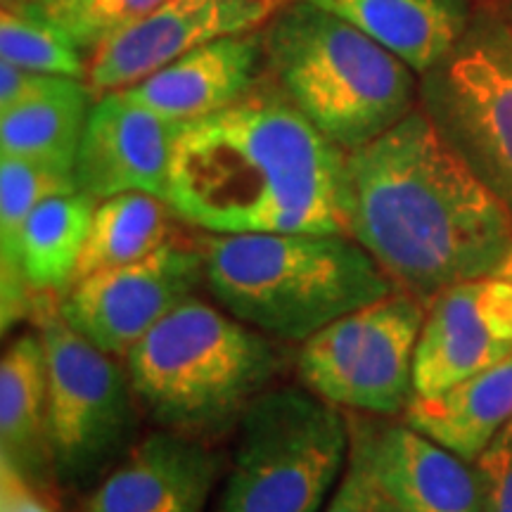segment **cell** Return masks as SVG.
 <instances>
[{"mask_svg":"<svg viewBox=\"0 0 512 512\" xmlns=\"http://www.w3.org/2000/svg\"><path fill=\"white\" fill-rule=\"evenodd\" d=\"M347 171L349 235L420 302L494 275L510 254V209L420 105L347 152Z\"/></svg>","mask_w":512,"mask_h":512,"instance_id":"obj_1","label":"cell"},{"mask_svg":"<svg viewBox=\"0 0 512 512\" xmlns=\"http://www.w3.org/2000/svg\"><path fill=\"white\" fill-rule=\"evenodd\" d=\"M166 202L202 233H347V152L264 74L178 133Z\"/></svg>","mask_w":512,"mask_h":512,"instance_id":"obj_2","label":"cell"},{"mask_svg":"<svg viewBox=\"0 0 512 512\" xmlns=\"http://www.w3.org/2000/svg\"><path fill=\"white\" fill-rule=\"evenodd\" d=\"M204 287L242 323L302 344L399 290L347 233H204Z\"/></svg>","mask_w":512,"mask_h":512,"instance_id":"obj_3","label":"cell"},{"mask_svg":"<svg viewBox=\"0 0 512 512\" xmlns=\"http://www.w3.org/2000/svg\"><path fill=\"white\" fill-rule=\"evenodd\" d=\"M278 339L200 297L176 306L124 356L128 380L152 425L219 439L283 373Z\"/></svg>","mask_w":512,"mask_h":512,"instance_id":"obj_4","label":"cell"},{"mask_svg":"<svg viewBox=\"0 0 512 512\" xmlns=\"http://www.w3.org/2000/svg\"><path fill=\"white\" fill-rule=\"evenodd\" d=\"M266 74L344 152L373 143L418 107V74L342 17L287 0L264 29Z\"/></svg>","mask_w":512,"mask_h":512,"instance_id":"obj_5","label":"cell"},{"mask_svg":"<svg viewBox=\"0 0 512 512\" xmlns=\"http://www.w3.org/2000/svg\"><path fill=\"white\" fill-rule=\"evenodd\" d=\"M342 408L304 384L271 387L235 430L233 460L214 512H320L349 458Z\"/></svg>","mask_w":512,"mask_h":512,"instance_id":"obj_6","label":"cell"},{"mask_svg":"<svg viewBox=\"0 0 512 512\" xmlns=\"http://www.w3.org/2000/svg\"><path fill=\"white\" fill-rule=\"evenodd\" d=\"M29 318L48 358L55 482L60 489L91 491L143 437V408L126 366L72 328L60 297L36 294Z\"/></svg>","mask_w":512,"mask_h":512,"instance_id":"obj_7","label":"cell"},{"mask_svg":"<svg viewBox=\"0 0 512 512\" xmlns=\"http://www.w3.org/2000/svg\"><path fill=\"white\" fill-rule=\"evenodd\" d=\"M420 107L512 214V24L477 5L458 43L420 76Z\"/></svg>","mask_w":512,"mask_h":512,"instance_id":"obj_8","label":"cell"},{"mask_svg":"<svg viewBox=\"0 0 512 512\" xmlns=\"http://www.w3.org/2000/svg\"><path fill=\"white\" fill-rule=\"evenodd\" d=\"M427 304L396 290L332 320L299 347V382L342 411L394 418L415 396V351Z\"/></svg>","mask_w":512,"mask_h":512,"instance_id":"obj_9","label":"cell"},{"mask_svg":"<svg viewBox=\"0 0 512 512\" xmlns=\"http://www.w3.org/2000/svg\"><path fill=\"white\" fill-rule=\"evenodd\" d=\"M204 285L200 242L176 238L133 264L88 275L60 297L62 316L105 354L124 358L159 320Z\"/></svg>","mask_w":512,"mask_h":512,"instance_id":"obj_10","label":"cell"},{"mask_svg":"<svg viewBox=\"0 0 512 512\" xmlns=\"http://www.w3.org/2000/svg\"><path fill=\"white\" fill-rule=\"evenodd\" d=\"M283 0H164L88 55L86 83L95 98L124 91L216 38L266 24Z\"/></svg>","mask_w":512,"mask_h":512,"instance_id":"obj_11","label":"cell"},{"mask_svg":"<svg viewBox=\"0 0 512 512\" xmlns=\"http://www.w3.org/2000/svg\"><path fill=\"white\" fill-rule=\"evenodd\" d=\"M512 354V280H463L427 304L415 351V396H434Z\"/></svg>","mask_w":512,"mask_h":512,"instance_id":"obj_12","label":"cell"},{"mask_svg":"<svg viewBox=\"0 0 512 512\" xmlns=\"http://www.w3.org/2000/svg\"><path fill=\"white\" fill-rule=\"evenodd\" d=\"M181 128L121 91L100 95L74 162L76 188L98 202L121 192H150L166 200Z\"/></svg>","mask_w":512,"mask_h":512,"instance_id":"obj_13","label":"cell"},{"mask_svg":"<svg viewBox=\"0 0 512 512\" xmlns=\"http://www.w3.org/2000/svg\"><path fill=\"white\" fill-rule=\"evenodd\" d=\"M221 472L211 441L155 427L88 491L81 512H204Z\"/></svg>","mask_w":512,"mask_h":512,"instance_id":"obj_14","label":"cell"},{"mask_svg":"<svg viewBox=\"0 0 512 512\" xmlns=\"http://www.w3.org/2000/svg\"><path fill=\"white\" fill-rule=\"evenodd\" d=\"M370 477L380 512H486L475 465L408 422L375 425Z\"/></svg>","mask_w":512,"mask_h":512,"instance_id":"obj_15","label":"cell"},{"mask_svg":"<svg viewBox=\"0 0 512 512\" xmlns=\"http://www.w3.org/2000/svg\"><path fill=\"white\" fill-rule=\"evenodd\" d=\"M264 74V31H245L204 43L121 93L159 117L188 124L226 110Z\"/></svg>","mask_w":512,"mask_h":512,"instance_id":"obj_16","label":"cell"},{"mask_svg":"<svg viewBox=\"0 0 512 512\" xmlns=\"http://www.w3.org/2000/svg\"><path fill=\"white\" fill-rule=\"evenodd\" d=\"M0 453L3 465L43 496L57 486L50 451L48 358L38 330L12 339L0 361Z\"/></svg>","mask_w":512,"mask_h":512,"instance_id":"obj_17","label":"cell"},{"mask_svg":"<svg viewBox=\"0 0 512 512\" xmlns=\"http://www.w3.org/2000/svg\"><path fill=\"white\" fill-rule=\"evenodd\" d=\"M373 38L422 76L458 43L475 0H302Z\"/></svg>","mask_w":512,"mask_h":512,"instance_id":"obj_18","label":"cell"},{"mask_svg":"<svg viewBox=\"0 0 512 512\" xmlns=\"http://www.w3.org/2000/svg\"><path fill=\"white\" fill-rule=\"evenodd\" d=\"M512 420V354L434 396H413L403 422L467 463Z\"/></svg>","mask_w":512,"mask_h":512,"instance_id":"obj_19","label":"cell"},{"mask_svg":"<svg viewBox=\"0 0 512 512\" xmlns=\"http://www.w3.org/2000/svg\"><path fill=\"white\" fill-rule=\"evenodd\" d=\"M95 95L86 81L55 76L34 98L0 114V155L38 159L74 171Z\"/></svg>","mask_w":512,"mask_h":512,"instance_id":"obj_20","label":"cell"},{"mask_svg":"<svg viewBox=\"0 0 512 512\" xmlns=\"http://www.w3.org/2000/svg\"><path fill=\"white\" fill-rule=\"evenodd\" d=\"M176 214L169 202L150 192H121L95 207L74 283L88 275L133 264L174 240Z\"/></svg>","mask_w":512,"mask_h":512,"instance_id":"obj_21","label":"cell"},{"mask_svg":"<svg viewBox=\"0 0 512 512\" xmlns=\"http://www.w3.org/2000/svg\"><path fill=\"white\" fill-rule=\"evenodd\" d=\"M76 178L72 169L38 162V159L0 155V261L3 273L12 271L17 242L24 221L38 204L60 192H72Z\"/></svg>","mask_w":512,"mask_h":512,"instance_id":"obj_22","label":"cell"},{"mask_svg":"<svg viewBox=\"0 0 512 512\" xmlns=\"http://www.w3.org/2000/svg\"><path fill=\"white\" fill-rule=\"evenodd\" d=\"M0 55L38 74L81 81L88 74V53L76 46L67 29L17 8H3L0 15Z\"/></svg>","mask_w":512,"mask_h":512,"instance_id":"obj_23","label":"cell"},{"mask_svg":"<svg viewBox=\"0 0 512 512\" xmlns=\"http://www.w3.org/2000/svg\"><path fill=\"white\" fill-rule=\"evenodd\" d=\"M351 444L349 458L335 494L323 512H380L370 477V446H373L375 422L370 415L354 413L349 418Z\"/></svg>","mask_w":512,"mask_h":512,"instance_id":"obj_24","label":"cell"},{"mask_svg":"<svg viewBox=\"0 0 512 512\" xmlns=\"http://www.w3.org/2000/svg\"><path fill=\"white\" fill-rule=\"evenodd\" d=\"M162 3L164 0H88L69 34L83 53L91 55L102 41L150 15Z\"/></svg>","mask_w":512,"mask_h":512,"instance_id":"obj_25","label":"cell"},{"mask_svg":"<svg viewBox=\"0 0 512 512\" xmlns=\"http://www.w3.org/2000/svg\"><path fill=\"white\" fill-rule=\"evenodd\" d=\"M486 512H512V420L475 463Z\"/></svg>","mask_w":512,"mask_h":512,"instance_id":"obj_26","label":"cell"},{"mask_svg":"<svg viewBox=\"0 0 512 512\" xmlns=\"http://www.w3.org/2000/svg\"><path fill=\"white\" fill-rule=\"evenodd\" d=\"M53 79V74H38L3 60L0 62V114L46 91Z\"/></svg>","mask_w":512,"mask_h":512,"instance_id":"obj_27","label":"cell"},{"mask_svg":"<svg viewBox=\"0 0 512 512\" xmlns=\"http://www.w3.org/2000/svg\"><path fill=\"white\" fill-rule=\"evenodd\" d=\"M0 512H53L46 496L10 465L0 463Z\"/></svg>","mask_w":512,"mask_h":512,"instance_id":"obj_28","label":"cell"},{"mask_svg":"<svg viewBox=\"0 0 512 512\" xmlns=\"http://www.w3.org/2000/svg\"><path fill=\"white\" fill-rule=\"evenodd\" d=\"M86 3L88 0H19L17 5H10V8L31 12V15L69 31Z\"/></svg>","mask_w":512,"mask_h":512,"instance_id":"obj_29","label":"cell"},{"mask_svg":"<svg viewBox=\"0 0 512 512\" xmlns=\"http://www.w3.org/2000/svg\"><path fill=\"white\" fill-rule=\"evenodd\" d=\"M496 275H503V278L512 280V249H510V254L505 256V261L501 264V268L496 271Z\"/></svg>","mask_w":512,"mask_h":512,"instance_id":"obj_30","label":"cell"},{"mask_svg":"<svg viewBox=\"0 0 512 512\" xmlns=\"http://www.w3.org/2000/svg\"><path fill=\"white\" fill-rule=\"evenodd\" d=\"M505 3H508V0H475V5H498V8Z\"/></svg>","mask_w":512,"mask_h":512,"instance_id":"obj_31","label":"cell"},{"mask_svg":"<svg viewBox=\"0 0 512 512\" xmlns=\"http://www.w3.org/2000/svg\"><path fill=\"white\" fill-rule=\"evenodd\" d=\"M505 15H508V19H510V24H512V0H508V3H505Z\"/></svg>","mask_w":512,"mask_h":512,"instance_id":"obj_32","label":"cell"},{"mask_svg":"<svg viewBox=\"0 0 512 512\" xmlns=\"http://www.w3.org/2000/svg\"><path fill=\"white\" fill-rule=\"evenodd\" d=\"M19 0H3V8H10V5H17Z\"/></svg>","mask_w":512,"mask_h":512,"instance_id":"obj_33","label":"cell"}]
</instances>
